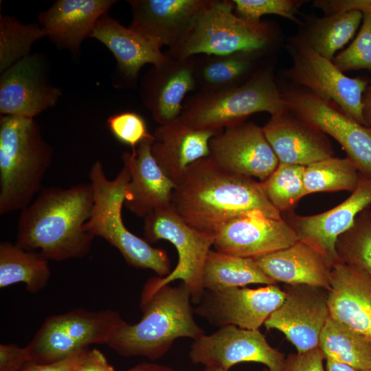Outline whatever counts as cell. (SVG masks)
I'll list each match as a JSON object with an SVG mask.
<instances>
[{"label": "cell", "instance_id": "1", "mask_svg": "<svg viewBox=\"0 0 371 371\" xmlns=\"http://www.w3.org/2000/svg\"><path fill=\"white\" fill-rule=\"evenodd\" d=\"M172 205L187 225L214 238L228 222L253 211L283 217L261 181L227 171L210 157L187 167L173 190Z\"/></svg>", "mask_w": 371, "mask_h": 371}, {"label": "cell", "instance_id": "2", "mask_svg": "<svg viewBox=\"0 0 371 371\" xmlns=\"http://www.w3.org/2000/svg\"><path fill=\"white\" fill-rule=\"evenodd\" d=\"M93 203L91 183L43 188L21 210L15 244L49 260L87 256L95 238L85 227Z\"/></svg>", "mask_w": 371, "mask_h": 371}, {"label": "cell", "instance_id": "3", "mask_svg": "<svg viewBox=\"0 0 371 371\" xmlns=\"http://www.w3.org/2000/svg\"><path fill=\"white\" fill-rule=\"evenodd\" d=\"M191 302L190 290L183 282L162 286L140 303L141 320L133 324L125 322L106 345L124 357L161 358L176 339L195 340L205 335L194 320Z\"/></svg>", "mask_w": 371, "mask_h": 371}, {"label": "cell", "instance_id": "4", "mask_svg": "<svg viewBox=\"0 0 371 371\" xmlns=\"http://www.w3.org/2000/svg\"><path fill=\"white\" fill-rule=\"evenodd\" d=\"M52 146L34 118L1 115L0 214L23 210L42 190Z\"/></svg>", "mask_w": 371, "mask_h": 371}, {"label": "cell", "instance_id": "5", "mask_svg": "<svg viewBox=\"0 0 371 371\" xmlns=\"http://www.w3.org/2000/svg\"><path fill=\"white\" fill-rule=\"evenodd\" d=\"M287 110L289 106L275 78L271 61L238 87L196 91L185 99L180 117L193 129L218 132L244 122L256 113L273 115Z\"/></svg>", "mask_w": 371, "mask_h": 371}, {"label": "cell", "instance_id": "6", "mask_svg": "<svg viewBox=\"0 0 371 371\" xmlns=\"http://www.w3.org/2000/svg\"><path fill=\"white\" fill-rule=\"evenodd\" d=\"M89 177L93 190L94 203L85 225L87 231L117 249L129 265L153 270L159 277L168 276L172 271L167 252L152 247L145 239L131 232L122 221V209L131 178L128 167L123 164L116 177L109 179L102 164L95 161Z\"/></svg>", "mask_w": 371, "mask_h": 371}, {"label": "cell", "instance_id": "7", "mask_svg": "<svg viewBox=\"0 0 371 371\" xmlns=\"http://www.w3.org/2000/svg\"><path fill=\"white\" fill-rule=\"evenodd\" d=\"M278 31L268 21L251 22L237 16L229 0H207L184 40L165 53L175 58L240 52H273Z\"/></svg>", "mask_w": 371, "mask_h": 371}, {"label": "cell", "instance_id": "8", "mask_svg": "<svg viewBox=\"0 0 371 371\" xmlns=\"http://www.w3.org/2000/svg\"><path fill=\"white\" fill-rule=\"evenodd\" d=\"M144 238L148 243L170 242L178 253V262L165 277H153L143 287L140 303L147 301L158 289L177 280L188 287L192 302L199 304L205 289L203 273L214 238L187 225L171 205L154 210L144 218Z\"/></svg>", "mask_w": 371, "mask_h": 371}, {"label": "cell", "instance_id": "9", "mask_svg": "<svg viewBox=\"0 0 371 371\" xmlns=\"http://www.w3.org/2000/svg\"><path fill=\"white\" fill-rule=\"evenodd\" d=\"M125 322L111 309L76 308L47 317L27 347L32 361L56 362L91 344H107Z\"/></svg>", "mask_w": 371, "mask_h": 371}, {"label": "cell", "instance_id": "10", "mask_svg": "<svg viewBox=\"0 0 371 371\" xmlns=\"http://www.w3.org/2000/svg\"><path fill=\"white\" fill-rule=\"evenodd\" d=\"M286 49L292 65L283 75L291 85L333 102L364 125L363 96L368 86L366 80L346 76L333 60L319 54L298 35L290 38Z\"/></svg>", "mask_w": 371, "mask_h": 371}, {"label": "cell", "instance_id": "11", "mask_svg": "<svg viewBox=\"0 0 371 371\" xmlns=\"http://www.w3.org/2000/svg\"><path fill=\"white\" fill-rule=\"evenodd\" d=\"M289 109L306 124L333 137L357 166L371 176V127L344 113L337 105L295 85L280 87Z\"/></svg>", "mask_w": 371, "mask_h": 371}, {"label": "cell", "instance_id": "12", "mask_svg": "<svg viewBox=\"0 0 371 371\" xmlns=\"http://www.w3.org/2000/svg\"><path fill=\"white\" fill-rule=\"evenodd\" d=\"M189 356L194 364L227 371L243 362L264 364L267 371H282L286 359L284 354L269 345L259 329L233 325L194 340Z\"/></svg>", "mask_w": 371, "mask_h": 371}, {"label": "cell", "instance_id": "13", "mask_svg": "<svg viewBox=\"0 0 371 371\" xmlns=\"http://www.w3.org/2000/svg\"><path fill=\"white\" fill-rule=\"evenodd\" d=\"M284 291L276 284L258 289L232 287L205 291L194 313L217 326L233 325L258 330L284 302Z\"/></svg>", "mask_w": 371, "mask_h": 371}, {"label": "cell", "instance_id": "14", "mask_svg": "<svg viewBox=\"0 0 371 371\" xmlns=\"http://www.w3.org/2000/svg\"><path fill=\"white\" fill-rule=\"evenodd\" d=\"M282 305L264 325L268 330L281 331L304 352L319 346L321 333L330 316L328 291L307 284H288Z\"/></svg>", "mask_w": 371, "mask_h": 371}, {"label": "cell", "instance_id": "15", "mask_svg": "<svg viewBox=\"0 0 371 371\" xmlns=\"http://www.w3.org/2000/svg\"><path fill=\"white\" fill-rule=\"evenodd\" d=\"M209 148V157L225 170L260 181L280 164L262 127L251 122L225 128L210 139Z\"/></svg>", "mask_w": 371, "mask_h": 371}, {"label": "cell", "instance_id": "16", "mask_svg": "<svg viewBox=\"0 0 371 371\" xmlns=\"http://www.w3.org/2000/svg\"><path fill=\"white\" fill-rule=\"evenodd\" d=\"M370 205L371 176L361 175L357 188L338 205L311 216L298 215L292 211L284 218L298 240L315 249L333 265L340 262L335 248L337 238L352 225L361 212Z\"/></svg>", "mask_w": 371, "mask_h": 371}, {"label": "cell", "instance_id": "17", "mask_svg": "<svg viewBox=\"0 0 371 371\" xmlns=\"http://www.w3.org/2000/svg\"><path fill=\"white\" fill-rule=\"evenodd\" d=\"M298 238L283 218L253 211L225 225L214 237L216 251L243 258H257L289 247Z\"/></svg>", "mask_w": 371, "mask_h": 371}, {"label": "cell", "instance_id": "18", "mask_svg": "<svg viewBox=\"0 0 371 371\" xmlns=\"http://www.w3.org/2000/svg\"><path fill=\"white\" fill-rule=\"evenodd\" d=\"M60 95L61 91L49 82L41 58L36 54L1 73V115L34 118L55 105Z\"/></svg>", "mask_w": 371, "mask_h": 371}, {"label": "cell", "instance_id": "19", "mask_svg": "<svg viewBox=\"0 0 371 371\" xmlns=\"http://www.w3.org/2000/svg\"><path fill=\"white\" fill-rule=\"evenodd\" d=\"M194 62L195 56L169 57L165 62L153 65L142 78L141 98L159 125L180 117L186 95L196 90Z\"/></svg>", "mask_w": 371, "mask_h": 371}, {"label": "cell", "instance_id": "20", "mask_svg": "<svg viewBox=\"0 0 371 371\" xmlns=\"http://www.w3.org/2000/svg\"><path fill=\"white\" fill-rule=\"evenodd\" d=\"M207 0H130L128 27L160 48L177 47Z\"/></svg>", "mask_w": 371, "mask_h": 371}, {"label": "cell", "instance_id": "21", "mask_svg": "<svg viewBox=\"0 0 371 371\" xmlns=\"http://www.w3.org/2000/svg\"><path fill=\"white\" fill-rule=\"evenodd\" d=\"M155 138L142 142L131 152H123L122 160L130 172L124 206L144 218L155 210L172 204L176 185L164 174L151 153Z\"/></svg>", "mask_w": 371, "mask_h": 371}, {"label": "cell", "instance_id": "22", "mask_svg": "<svg viewBox=\"0 0 371 371\" xmlns=\"http://www.w3.org/2000/svg\"><path fill=\"white\" fill-rule=\"evenodd\" d=\"M262 129L280 163L306 166L334 157L326 135L289 109L271 115Z\"/></svg>", "mask_w": 371, "mask_h": 371}, {"label": "cell", "instance_id": "23", "mask_svg": "<svg viewBox=\"0 0 371 371\" xmlns=\"http://www.w3.org/2000/svg\"><path fill=\"white\" fill-rule=\"evenodd\" d=\"M330 284V317L371 342V277L338 262L331 267Z\"/></svg>", "mask_w": 371, "mask_h": 371}, {"label": "cell", "instance_id": "24", "mask_svg": "<svg viewBox=\"0 0 371 371\" xmlns=\"http://www.w3.org/2000/svg\"><path fill=\"white\" fill-rule=\"evenodd\" d=\"M219 132L193 129L179 117L155 128L151 153L164 174L177 185L188 166L210 156V140Z\"/></svg>", "mask_w": 371, "mask_h": 371}, {"label": "cell", "instance_id": "25", "mask_svg": "<svg viewBox=\"0 0 371 371\" xmlns=\"http://www.w3.org/2000/svg\"><path fill=\"white\" fill-rule=\"evenodd\" d=\"M116 2L113 0H58L38 15L46 36L58 47L78 51L98 19Z\"/></svg>", "mask_w": 371, "mask_h": 371}, {"label": "cell", "instance_id": "26", "mask_svg": "<svg viewBox=\"0 0 371 371\" xmlns=\"http://www.w3.org/2000/svg\"><path fill=\"white\" fill-rule=\"evenodd\" d=\"M90 37L100 41L112 52L119 73L129 83L137 80L146 64L158 65L170 57L155 43L107 14L98 19Z\"/></svg>", "mask_w": 371, "mask_h": 371}, {"label": "cell", "instance_id": "27", "mask_svg": "<svg viewBox=\"0 0 371 371\" xmlns=\"http://www.w3.org/2000/svg\"><path fill=\"white\" fill-rule=\"evenodd\" d=\"M270 278L287 284H307L330 289L332 265L309 245L297 241L291 246L254 259Z\"/></svg>", "mask_w": 371, "mask_h": 371}, {"label": "cell", "instance_id": "28", "mask_svg": "<svg viewBox=\"0 0 371 371\" xmlns=\"http://www.w3.org/2000/svg\"><path fill=\"white\" fill-rule=\"evenodd\" d=\"M270 54L240 52L227 55L195 56L196 90H224L242 85L268 65Z\"/></svg>", "mask_w": 371, "mask_h": 371}, {"label": "cell", "instance_id": "29", "mask_svg": "<svg viewBox=\"0 0 371 371\" xmlns=\"http://www.w3.org/2000/svg\"><path fill=\"white\" fill-rule=\"evenodd\" d=\"M267 276L254 258L232 256L210 250L203 273L205 291H218L250 284H276Z\"/></svg>", "mask_w": 371, "mask_h": 371}, {"label": "cell", "instance_id": "30", "mask_svg": "<svg viewBox=\"0 0 371 371\" xmlns=\"http://www.w3.org/2000/svg\"><path fill=\"white\" fill-rule=\"evenodd\" d=\"M363 14L358 11L308 19L298 36L313 50L333 60L336 52L354 36Z\"/></svg>", "mask_w": 371, "mask_h": 371}, {"label": "cell", "instance_id": "31", "mask_svg": "<svg viewBox=\"0 0 371 371\" xmlns=\"http://www.w3.org/2000/svg\"><path fill=\"white\" fill-rule=\"evenodd\" d=\"M49 260L37 251L25 250L9 242L0 243V288L23 282L36 293L47 286L51 271Z\"/></svg>", "mask_w": 371, "mask_h": 371}, {"label": "cell", "instance_id": "32", "mask_svg": "<svg viewBox=\"0 0 371 371\" xmlns=\"http://www.w3.org/2000/svg\"><path fill=\"white\" fill-rule=\"evenodd\" d=\"M319 347L325 359L358 369H371V342L330 317L321 333Z\"/></svg>", "mask_w": 371, "mask_h": 371}, {"label": "cell", "instance_id": "33", "mask_svg": "<svg viewBox=\"0 0 371 371\" xmlns=\"http://www.w3.org/2000/svg\"><path fill=\"white\" fill-rule=\"evenodd\" d=\"M361 175L348 157H329L304 166L305 195L315 192L349 191L357 187Z\"/></svg>", "mask_w": 371, "mask_h": 371}, {"label": "cell", "instance_id": "34", "mask_svg": "<svg viewBox=\"0 0 371 371\" xmlns=\"http://www.w3.org/2000/svg\"><path fill=\"white\" fill-rule=\"evenodd\" d=\"M340 262L357 268L371 277V210L361 212L352 225L337 239Z\"/></svg>", "mask_w": 371, "mask_h": 371}, {"label": "cell", "instance_id": "35", "mask_svg": "<svg viewBox=\"0 0 371 371\" xmlns=\"http://www.w3.org/2000/svg\"><path fill=\"white\" fill-rule=\"evenodd\" d=\"M46 36L35 24H23L13 16L0 15V71L30 55L32 44Z\"/></svg>", "mask_w": 371, "mask_h": 371}, {"label": "cell", "instance_id": "36", "mask_svg": "<svg viewBox=\"0 0 371 371\" xmlns=\"http://www.w3.org/2000/svg\"><path fill=\"white\" fill-rule=\"evenodd\" d=\"M304 166L280 163L276 170L261 181L267 198L282 214L293 211L305 196Z\"/></svg>", "mask_w": 371, "mask_h": 371}, {"label": "cell", "instance_id": "37", "mask_svg": "<svg viewBox=\"0 0 371 371\" xmlns=\"http://www.w3.org/2000/svg\"><path fill=\"white\" fill-rule=\"evenodd\" d=\"M362 21L355 38L333 60L343 72L359 69L371 71V12L363 14Z\"/></svg>", "mask_w": 371, "mask_h": 371}, {"label": "cell", "instance_id": "38", "mask_svg": "<svg viewBox=\"0 0 371 371\" xmlns=\"http://www.w3.org/2000/svg\"><path fill=\"white\" fill-rule=\"evenodd\" d=\"M234 12L251 22H259L266 14H275L302 23L296 16L299 8L306 1L295 0H233Z\"/></svg>", "mask_w": 371, "mask_h": 371}, {"label": "cell", "instance_id": "39", "mask_svg": "<svg viewBox=\"0 0 371 371\" xmlns=\"http://www.w3.org/2000/svg\"><path fill=\"white\" fill-rule=\"evenodd\" d=\"M107 125L113 135L120 142L131 146L132 150L144 140L155 138L148 132L144 119L135 112L114 114L107 119Z\"/></svg>", "mask_w": 371, "mask_h": 371}, {"label": "cell", "instance_id": "40", "mask_svg": "<svg viewBox=\"0 0 371 371\" xmlns=\"http://www.w3.org/2000/svg\"><path fill=\"white\" fill-rule=\"evenodd\" d=\"M324 355L318 346L304 352H297L286 357L282 371H326Z\"/></svg>", "mask_w": 371, "mask_h": 371}, {"label": "cell", "instance_id": "41", "mask_svg": "<svg viewBox=\"0 0 371 371\" xmlns=\"http://www.w3.org/2000/svg\"><path fill=\"white\" fill-rule=\"evenodd\" d=\"M30 361L32 359L27 346L0 344V371H21Z\"/></svg>", "mask_w": 371, "mask_h": 371}, {"label": "cell", "instance_id": "42", "mask_svg": "<svg viewBox=\"0 0 371 371\" xmlns=\"http://www.w3.org/2000/svg\"><path fill=\"white\" fill-rule=\"evenodd\" d=\"M313 4L324 16L352 11L371 12V0H315Z\"/></svg>", "mask_w": 371, "mask_h": 371}, {"label": "cell", "instance_id": "43", "mask_svg": "<svg viewBox=\"0 0 371 371\" xmlns=\"http://www.w3.org/2000/svg\"><path fill=\"white\" fill-rule=\"evenodd\" d=\"M74 371H116L97 348L81 351Z\"/></svg>", "mask_w": 371, "mask_h": 371}, {"label": "cell", "instance_id": "44", "mask_svg": "<svg viewBox=\"0 0 371 371\" xmlns=\"http://www.w3.org/2000/svg\"><path fill=\"white\" fill-rule=\"evenodd\" d=\"M81 351L76 352L63 359L53 363H39L30 361L24 366L21 371H74Z\"/></svg>", "mask_w": 371, "mask_h": 371}, {"label": "cell", "instance_id": "45", "mask_svg": "<svg viewBox=\"0 0 371 371\" xmlns=\"http://www.w3.org/2000/svg\"><path fill=\"white\" fill-rule=\"evenodd\" d=\"M363 116L364 125L371 127V84L368 86L363 93Z\"/></svg>", "mask_w": 371, "mask_h": 371}, {"label": "cell", "instance_id": "46", "mask_svg": "<svg viewBox=\"0 0 371 371\" xmlns=\"http://www.w3.org/2000/svg\"><path fill=\"white\" fill-rule=\"evenodd\" d=\"M124 371H177L174 368L155 363L142 362Z\"/></svg>", "mask_w": 371, "mask_h": 371}, {"label": "cell", "instance_id": "47", "mask_svg": "<svg viewBox=\"0 0 371 371\" xmlns=\"http://www.w3.org/2000/svg\"><path fill=\"white\" fill-rule=\"evenodd\" d=\"M326 371H371V369H358L348 365L326 359Z\"/></svg>", "mask_w": 371, "mask_h": 371}, {"label": "cell", "instance_id": "48", "mask_svg": "<svg viewBox=\"0 0 371 371\" xmlns=\"http://www.w3.org/2000/svg\"><path fill=\"white\" fill-rule=\"evenodd\" d=\"M203 371H227V370H223L215 368L205 367Z\"/></svg>", "mask_w": 371, "mask_h": 371}]
</instances>
